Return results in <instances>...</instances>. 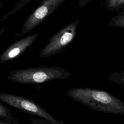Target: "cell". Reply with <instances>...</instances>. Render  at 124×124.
<instances>
[{"instance_id": "cell-1", "label": "cell", "mask_w": 124, "mask_h": 124, "mask_svg": "<svg viewBox=\"0 0 124 124\" xmlns=\"http://www.w3.org/2000/svg\"><path fill=\"white\" fill-rule=\"evenodd\" d=\"M66 93L74 100L93 110L106 113L124 114L123 101L108 92L91 88H74Z\"/></svg>"}, {"instance_id": "cell-2", "label": "cell", "mask_w": 124, "mask_h": 124, "mask_svg": "<svg viewBox=\"0 0 124 124\" xmlns=\"http://www.w3.org/2000/svg\"><path fill=\"white\" fill-rule=\"evenodd\" d=\"M71 75L70 72L59 66H43L11 70L7 78L18 83L40 85L55 79L68 78Z\"/></svg>"}, {"instance_id": "cell-3", "label": "cell", "mask_w": 124, "mask_h": 124, "mask_svg": "<svg viewBox=\"0 0 124 124\" xmlns=\"http://www.w3.org/2000/svg\"><path fill=\"white\" fill-rule=\"evenodd\" d=\"M0 101L20 111L49 121L53 124H63L62 120H57L32 99L10 93L0 92Z\"/></svg>"}, {"instance_id": "cell-4", "label": "cell", "mask_w": 124, "mask_h": 124, "mask_svg": "<svg viewBox=\"0 0 124 124\" xmlns=\"http://www.w3.org/2000/svg\"><path fill=\"white\" fill-rule=\"evenodd\" d=\"M79 19L68 24L53 34L47 45L41 50L39 55L46 58L60 53L74 40Z\"/></svg>"}, {"instance_id": "cell-5", "label": "cell", "mask_w": 124, "mask_h": 124, "mask_svg": "<svg viewBox=\"0 0 124 124\" xmlns=\"http://www.w3.org/2000/svg\"><path fill=\"white\" fill-rule=\"evenodd\" d=\"M65 0H43L40 4L28 16L19 33L15 37L24 35L42 23Z\"/></svg>"}, {"instance_id": "cell-6", "label": "cell", "mask_w": 124, "mask_h": 124, "mask_svg": "<svg viewBox=\"0 0 124 124\" xmlns=\"http://www.w3.org/2000/svg\"><path fill=\"white\" fill-rule=\"evenodd\" d=\"M38 35V33L29 34L12 43L0 54V63L8 62L23 54L33 44Z\"/></svg>"}, {"instance_id": "cell-7", "label": "cell", "mask_w": 124, "mask_h": 124, "mask_svg": "<svg viewBox=\"0 0 124 124\" xmlns=\"http://www.w3.org/2000/svg\"><path fill=\"white\" fill-rule=\"evenodd\" d=\"M0 119L7 124H18V120L13 116L12 111L0 103Z\"/></svg>"}, {"instance_id": "cell-8", "label": "cell", "mask_w": 124, "mask_h": 124, "mask_svg": "<svg viewBox=\"0 0 124 124\" xmlns=\"http://www.w3.org/2000/svg\"><path fill=\"white\" fill-rule=\"evenodd\" d=\"M105 6L110 11L124 10V0H106Z\"/></svg>"}, {"instance_id": "cell-9", "label": "cell", "mask_w": 124, "mask_h": 124, "mask_svg": "<svg viewBox=\"0 0 124 124\" xmlns=\"http://www.w3.org/2000/svg\"><path fill=\"white\" fill-rule=\"evenodd\" d=\"M108 25L121 28H124V10L121 11L115 16L112 17L108 22Z\"/></svg>"}, {"instance_id": "cell-10", "label": "cell", "mask_w": 124, "mask_h": 124, "mask_svg": "<svg viewBox=\"0 0 124 124\" xmlns=\"http://www.w3.org/2000/svg\"><path fill=\"white\" fill-rule=\"evenodd\" d=\"M124 71H122V73H118V72H114L111 75V77L117 78V79H116L113 82L117 83V84L119 85H121L122 86H124Z\"/></svg>"}, {"instance_id": "cell-11", "label": "cell", "mask_w": 124, "mask_h": 124, "mask_svg": "<svg viewBox=\"0 0 124 124\" xmlns=\"http://www.w3.org/2000/svg\"><path fill=\"white\" fill-rule=\"evenodd\" d=\"M92 0H78V5L80 7H83Z\"/></svg>"}, {"instance_id": "cell-12", "label": "cell", "mask_w": 124, "mask_h": 124, "mask_svg": "<svg viewBox=\"0 0 124 124\" xmlns=\"http://www.w3.org/2000/svg\"><path fill=\"white\" fill-rule=\"evenodd\" d=\"M5 31V29L4 28H3L2 29H1L0 30V36Z\"/></svg>"}]
</instances>
